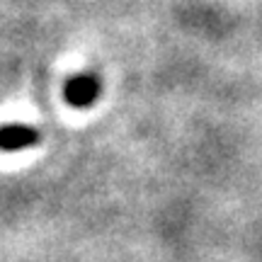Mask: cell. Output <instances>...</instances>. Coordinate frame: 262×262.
I'll return each mask as SVG.
<instances>
[{"instance_id":"obj_1","label":"cell","mask_w":262,"mask_h":262,"mask_svg":"<svg viewBox=\"0 0 262 262\" xmlns=\"http://www.w3.org/2000/svg\"><path fill=\"white\" fill-rule=\"evenodd\" d=\"M100 78L95 73H80V75H73L71 80H66V88H63V97L66 102L75 107V110H85V107H93L95 100L100 97Z\"/></svg>"},{"instance_id":"obj_2","label":"cell","mask_w":262,"mask_h":262,"mask_svg":"<svg viewBox=\"0 0 262 262\" xmlns=\"http://www.w3.org/2000/svg\"><path fill=\"white\" fill-rule=\"evenodd\" d=\"M41 134L29 124H3L0 126V150L3 153H17L37 146Z\"/></svg>"}]
</instances>
